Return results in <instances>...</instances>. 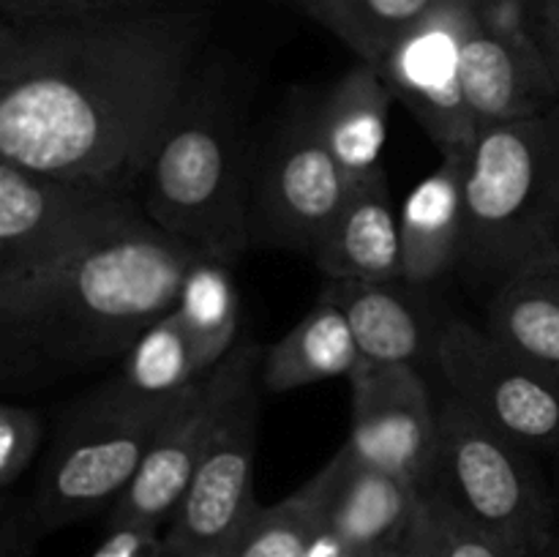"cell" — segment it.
<instances>
[{
	"instance_id": "22",
	"label": "cell",
	"mask_w": 559,
	"mask_h": 557,
	"mask_svg": "<svg viewBox=\"0 0 559 557\" xmlns=\"http://www.w3.org/2000/svg\"><path fill=\"white\" fill-rule=\"evenodd\" d=\"M448 0H295L300 11L338 38L371 69Z\"/></svg>"
},
{
	"instance_id": "1",
	"label": "cell",
	"mask_w": 559,
	"mask_h": 557,
	"mask_svg": "<svg viewBox=\"0 0 559 557\" xmlns=\"http://www.w3.org/2000/svg\"><path fill=\"white\" fill-rule=\"evenodd\" d=\"M211 27L213 0L0 20V158L136 197Z\"/></svg>"
},
{
	"instance_id": "21",
	"label": "cell",
	"mask_w": 559,
	"mask_h": 557,
	"mask_svg": "<svg viewBox=\"0 0 559 557\" xmlns=\"http://www.w3.org/2000/svg\"><path fill=\"white\" fill-rule=\"evenodd\" d=\"M486 331L524 364L559 382V265L516 273L497 284Z\"/></svg>"
},
{
	"instance_id": "29",
	"label": "cell",
	"mask_w": 559,
	"mask_h": 557,
	"mask_svg": "<svg viewBox=\"0 0 559 557\" xmlns=\"http://www.w3.org/2000/svg\"><path fill=\"white\" fill-rule=\"evenodd\" d=\"M36 519H33L31 500L16 497L14 491H3L0 500V557H33L38 538H41Z\"/></svg>"
},
{
	"instance_id": "8",
	"label": "cell",
	"mask_w": 559,
	"mask_h": 557,
	"mask_svg": "<svg viewBox=\"0 0 559 557\" xmlns=\"http://www.w3.org/2000/svg\"><path fill=\"white\" fill-rule=\"evenodd\" d=\"M355 180L317 131L314 104L298 107L267 142L251 175V244L314 254L347 205Z\"/></svg>"
},
{
	"instance_id": "12",
	"label": "cell",
	"mask_w": 559,
	"mask_h": 557,
	"mask_svg": "<svg viewBox=\"0 0 559 557\" xmlns=\"http://www.w3.org/2000/svg\"><path fill=\"white\" fill-rule=\"evenodd\" d=\"M462 82L478 131L557 107L555 80L530 33L527 0H475Z\"/></svg>"
},
{
	"instance_id": "28",
	"label": "cell",
	"mask_w": 559,
	"mask_h": 557,
	"mask_svg": "<svg viewBox=\"0 0 559 557\" xmlns=\"http://www.w3.org/2000/svg\"><path fill=\"white\" fill-rule=\"evenodd\" d=\"M211 3V0H0V20H66V16L107 14V11L151 9V5Z\"/></svg>"
},
{
	"instance_id": "32",
	"label": "cell",
	"mask_w": 559,
	"mask_h": 557,
	"mask_svg": "<svg viewBox=\"0 0 559 557\" xmlns=\"http://www.w3.org/2000/svg\"><path fill=\"white\" fill-rule=\"evenodd\" d=\"M396 557H442L440 541H437L435 524H431L429 508H426V495L424 502H420L418 517H415L413 528H409L407 538L399 546Z\"/></svg>"
},
{
	"instance_id": "17",
	"label": "cell",
	"mask_w": 559,
	"mask_h": 557,
	"mask_svg": "<svg viewBox=\"0 0 559 557\" xmlns=\"http://www.w3.org/2000/svg\"><path fill=\"white\" fill-rule=\"evenodd\" d=\"M469 156V153H467ZM467 156H442L440 167L420 180L404 208L402 224L404 284H431L451 268L462 265L464 254V169Z\"/></svg>"
},
{
	"instance_id": "33",
	"label": "cell",
	"mask_w": 559,
	"mask_h": 557,
	"mask_svg": "<svg viewBox=\"0 0 559 557\" xmlns=\"http://www.w3.org/2000/svg\"><path fill=\"white\" fill-rule=\"evenodd\" d=\"M306 557H358V555H355V549L342 538V535L333 533V530L322 522V528L317 530Z\"/></svg>"
},
{
	"instance_id": "26",
	"label": "cell",
	"mask_w": 559,
	"mask_h": 557,
	"mask_svg": "<svg viewBox=\"0 0 559 557\" xmlns=\"http://www.w3.org/2000/svg\"><path fill=\"white\" fill-rule=\"evenodd\" d=\"M426 508H429L442 557H535L464 517L442 491H426Z\"/></svg>"
},
{
	"instance_id": "6",
	"label": "cell",
	"mask_w": 559,
	"mask_h": 557,
	"mask_svg": "<svg viewBox=\"0 0 559 557\" xmlns=\"http://www.w3.org/2000/svg\"><path fill=\"white\" fill-rule=\"evenodd\" d=\"M145 216L131 194L71 183L0 158V304Z\"/></svg>"
},
{
	"instance_id": "30",
	"label": "cell",
	"mask_w": 559,
	"mask_h": 557,
	"mask_svg": "<svg viewBox=\"0 0 559 557\" xmlns=\"http://www.w3.org/2000/svg\"><path fill=\"white\" fill-rule=\"evenodd\" d=\"M91 557H167L164 535L140 524H115Z\"/></svg>"
},
{
	"instance_id": "23",
	"label": "cell",
	"mask_w": 559,
	"mask_h": 557,
	"mask_svg": "<svg viewBox=\"0 0 559 557\" xmlns=\"http://www.w3.org/2000/svg\"><path fill=\"white\" fill-rule=\"evenodd\" d=\"M207 371L200 349L173 309L131 344L109 382L129 396L162 399L197 386Z\"/></svg>"
},
{
	"instance_id": "20",
	"label": "cell",
	"mask_w": 559,
	"mask_h": 557,
	"mask_svg": "<svg viewBox=\"0 0 559 557\" xmlns=\"http://www.w3.org/2000/svg\"><path fill=\"white\" fill-rule=\"evenodd\" d=\"M358 366L360 353L347 317L320 295L309 315L265 353L260 386L271 393H289L333 377H353Z\"/></svg>"
},
{
	"instance_id": "10",
	"label": "cell",
	"mask_w": 559,
	"mask_h": 557,
	"mask_svg": "<svg viewBox=\"0 0 559 557\" xmlns=\"http://www.w3.org/2000/svg\"><path fill=\"white\" fill-rule=\"evenodd\" d=\"M451 396L527 451L559 446V382L524 364L486 328L451 320L437 333Z\"/></svg>"
},
{
	"instance_id": "24",
	"label": "cell",
	"mask_w": 559,
	"mask_h": 557,
	"mask_svg": "<svg viewBox=\"0 0 559 557\" xmlns=\"http://www.w3.org/2000/svg\"><path fill=\"white\" fill-rule=\"evenodd\" d=\"M175 311L207 369L240 344V295L227 262L197 257L180 284Z\"/></svg>"
},
{
	"instance_id": "15",
	"label": "cell",
	"mask_w": 559,
	"mask_h": 557,
	"mask_svg": "<svg viewBox=\"0 0 559 557\" xmlns=\"http://www.w3.org/2000/svg\"><path fill=\"white\" fill-rule=\"evenodd\" d=\"M322 522L358 557H396L424 502V491L355 457L347 446L309 481Z\"/></svg>"
},
{
	"instance_id": "9",
	"label": "cell",
	"mask_w": 559,
	"mask_h": 557,
	"mask_svg": "<svg viewBox=\"0 0 559 557\" xmlns=\"http://www.w3.org/2000/svg\"><path fill=\"white\" fill-rule=\"evenodd\" d=\"M260 344L240 342L189 391L162 435L147 451L134 481L109 508V528L140 524L158 530L183 500L202 459L222 431L229 410L257 382L262 369Z\"/></svg>"
},
{
	"instance_id": "4",
	"label": "cell",
	"mask_w": 559,
	"mask_h": 557,
	"mask_svg": "<svg viewBox=\"0 0 559 557\" xmlns=\"http://www.w3.org/2000/svg\"><path fill=\"white\" fill-rule=\"evenodd\" d=\"M462 265L506 282L559 265V104L478 131L464 169Z\"/></svg>"
},
{
	"instance_id": "2",
	"label": "cell",
	"mask_w": 559,
	"mask_h": 557,
	"mask_svg": "<svg viewBox=\"0 0 559 557\" xmlns=\"http://www.w3.org/2000/svg\"><path fill=\"white\" fill-rule=\"evenodd\" d=\"M194 246L151 218L93 246L25 295L0 304V380L11 391L123 358L178 304Z\"/></svg>"
},
{
	"instance_id": "7",
	"label": "cell",
	"mask_w": 559,
	"mask_h": 557,
	"mask_svg": "<svg viewBox=\"0 0 559 557\" xmlns=\"http://www.w3.org/2000/svg\"><path fill=\"white\" fill-rule=\"evenodd\" d=\"M464 517L540 557L555 538L551 500L527 448L497 431L456 396L440 407L435 486Z\"/></svg>"
},
{
	"instance_id": "18",
	"label": "cell",
	"mask_w": 559,
	"mask_h": 557,
	"mask_svg": "<svg viewBox=\"0 0 559 557\" xmlns=\"http://www.w3.org/2000/svg\"><path fill=\"white\" fill-rule=\"evenodd\" d=\"M396 102L380 71L355 63L320 104H314L317 131L344 173L358 183L382 169L388 142V112Z\"/></svg>"
},
{
	"instance_id": "27",
	"label": "cell",
	"mask_w": 559,
	"mask_h": 557,
	"mask_svg": "<svg viewBox=\"0 0 559 557\" xmlns=\"http://www.w3.org/2000/svg\"><path fill=\"white\" fill-rule=\"evenodd\" d=\"M44 420L22 404H0V489L11 491L44 446Z\"/></svg>"
},
{
	"instance_id": "11",
	"label": "cell",
	"mask_w": 559,
	"mask_h": 557,
	"mask_svg": "<svg viewBox=\"0 0 559 557\" xmlns=\"http://www.w3.org/2000/svg\"><path fill=\"white\" fill-rule=\"evenodd\" d=\"M260 386L235 402L191 478L164 535L167 557H233L260 502L254 500Z\"/></svg>"
},
{
	"instance_id": "19",
	"label": "cell",
	"mask_w": 559,
	"mask_h": 557,
	"mask_svg": "<svg viewBox=\"0 0 559 557\" xmlns=\"http://www.w3.org/2000/svg\"><path fill=\"white\" fill-rule=\"evenodd\" d=\"M399 284L402 282H328L322 289L347 317L360 366H415L424 355V317Z\"/></svg>"
},
{
	"instance_id": "34",
	"label": "cell",
	"mask_w": 559,
	"mask_h": 557,
	"mask_svg": "<svg viewBox=\"0 0 559 557\" xmlns=\"http://www.w3.org/2000/svg\"><path fill=\"white\" fill-rule=\"evenodd\" d=\"M540 557H559V533H555V538H551V544L546 546V552Z\"/></svg>"
},
{
	"instance_id": "31",
	"label": "cell",
	"mask_w": 559,
	"mask_h": 557,
	"mask_svg": "<svg viewBox=\"0 0 559 557\" xmlns=\"http://www.w3.org/2000/svg\"><path fill=\"white\" fill-rule=\"evenodd\" d=\"M527 20L559 96V0H527Z\"/></svg>"
},
{
	"instance_id": "5",
	"label": "cell",
	"mask_w": 559,
	"mask_h": 557,
	"mask_svg": "<svg viewBox=\"0 0 559 557\" xmlns=\"http://www.w3.org/2000/svg\"><path fill=\"white\" fill-rule=\"evenodd\" d=\"M191 388L142 399L107 382L82 399L60 426L27 497L38 530L55 533L112 508Z\"/></svg>"
},
{
	"instance_id": "14",
	"label": "cell",
	"mask_w": 559,
	"mask_h": 557,
	"mask_svg": "<svg viewBox=\"0 0 559 557\" xmlns=\"http://www.w3.org/2000/svg\"><path fill=\"white\" fill-rule=\"evenodd\" d=\"M353 388V429L344 446L364 462L388 470L418 491H431L440 440V410L413 364L358 366Z\"/></svg>"
},
{
	"instance_id": "35",
	"label": "cell",
	"mask_w": 559,
	"mask_h": 557,
	"mask_svg": "<svg viewBox=\"0 0 559 557\" xmlns=\"http://www.w3.org/2000/svg\"><path fill=\"white\" fill-rule=\"evenodd\" d=\"M293 3H295V0H293Z\"/></svg>"
},
{
	"instance_id": "16",
	"label": "cell",
	"mask_w": 559,
	"mask_h": 557,
	"mask_svg": "<svg viewBox=\"0 0 559 557\" xmlns=\"http://www.w3.org/2000/svg\"><path fill=\"white\" fill-rule=\"evenodd\" d=\"M311 260L328 282H404L402 224L385 169L355 183Z\"/></svg>"
},
{
	"instance_id": "3",
	"label": "cell",
	"mask_w": 559,
	"mask_h": 557,
	"mask_svg": "<svg viewBox=\"0 0 559 557\" xmlns=\"http://www.w3.org/2000/svg\"><path fill=\"white\" fill-rule=\"evenodd\" d=\"M246 82L224 58H205L145 169L140 205L164 233L227 262L251 246Z\"/></svg>"
},
{
	"instance_id": "25",
	"label": "cell",
	"mask_w": 559,
	"mask_h": 557,
	"mask_svg": "<svg viewBox=\"0 0 559 557\" xmlns=\"http://www.w3.org/2000/svg\"><path fill=\"white\" fill-rule=\"evenodd\" d=\"M322 528L320 500L306 481L298 491L273 506H260L233 557H306Z\"/></svg>"
},
{
	"instance_id": "13",
	"label": "cell",
	"mask_w": 559,
	"mask_h": 557,
	"mask_svg": "<svg viewBox=\"0 0 559 557\" xmlns=\"http://www.w3.org/2000/svg\"><path fill=\"white\" fill-rule=\"evenodd\" d=\"M475 0H448L377 66L440 156H467L478 137L462 82V44Z\"/></svg>"
}]
</instances>
